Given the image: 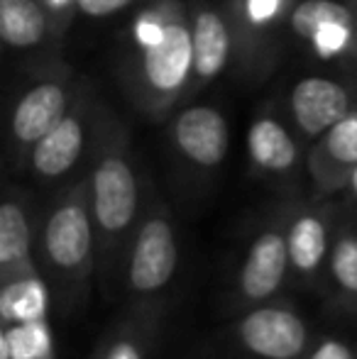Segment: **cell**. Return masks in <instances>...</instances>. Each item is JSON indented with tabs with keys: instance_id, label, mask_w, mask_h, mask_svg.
Returning a JSON list of instances; mask_svg holds the SVG:
<instances>
[{
	"instance_id": "obj_1",
	"label": "cell",
	"mask_w": 357,
	"mask_h": 359,
	"mask_svg": "<svg viewBox=\"0 0 357 359\" xmlns=\"http://www.w3.org/2000/svg\"><path fill=\"white\" fill-rule=\"evenodd\" d=\"M42 262L49 281L62 288V296L79 303L86 293L88 279L98 269V237L83 196H72L49 213L42 227Z\"/></svg>"
},
{
	"instance_id": "obj_2",
	"label": "cell",
	"mask_w": 357,
	"mask_h": 359,
	"mask_svg": "<svg viewBox=\"0 0 357 359\" xmlns=\"http://www.w3.org/2000/svg\"><path fill=\"white\" fill-rule=\"evenodd\" d=\"M90 215L95 222V237L105 250L98 266L105 276L125 269L123 240L137 217V179L120 154H110L90 174Z\"/></svg>"
},
{
	"instance_id": "obj_3",
	"label": "cell",
	"mask_w": 357,
	"mask_h": 359,
	"mask_svg": "<svg viewBox=\"0 0 357 359\" xmlns=\"http://www.w3.org/2000/svg\"><path fill=\"white\" fill-rule=\"evenodd\" d=\"M179 269V242L172 222L154 210L130 242L125 257V284L137 298H152L172 284Z\"/></svg>"
},
{
	"instance_id": "obj_4",
	"label": "cell",
	"mask_w": 357,
	"mask_h": 359,
	"mask_svg": "<svg viewBox=\"0 0 357 359\" xmlns=\"http://www.w3.org/2000/svg\"><path fill=\"white\" fill-rule=\"evenodd\" d=\"M245 352L257 359H299L309 350V327L291 308L262 306L248 311L235 325Z\"/></svg>"
},
{
	"instance_id": "obj_5",
	"label": "cell",
	"mask_w": 357,
	"mask_h": 359,
	"mask_svg": "<svg viewBox=\"0 0 357 359\" xmlns=\"http://www.w3.org/2000/svg\"><path fill=\"white\" fill-rule=\"evenodd\" d=\"M291 269L286 232L264 230L248 247L238 271V291L243 301L264 303L284 284L286 271Z\"/></svg>"
},
{
	"instance_id": "obj_6",
	"label": "cell",
	"mask_w": 357,
	"mask_h": 359,
	"mask_svg": "<svg viewBox=\"0 0 357 359\" xmlns=\"http://www.w3.org/2000/svg\"><path fill=\"white\" fill-rule=\"evenodd\" d=\"M174 140L181 154L198 166H218L228 151V123L215 108L196 105L177 118Z\"/></svg>"
},
{
	"instance_id": "obj_7",
	"label": "cell",
	"mask_w": 357,
	"mask_h": 359,
	"mask_svg": "<svg viewBox=\"0 0 357 359\" xmlns=\"http://www.w3.org/2000/svg\"><path fill=\"white\" fill-rule=\"evenodd\" d=\"M348 90L340 83L311 76L291 90V110L306 135H321L348 115Z\"/></svg>"
},
{
	"instance_id": "obj_8",
	"label": "cell",
	"mask_w": 357,
	"mask_h": 359,
	"mask_svg": "<svg viewBox=\"0 0 357 359\" xmlns=\"http://www.w3.org/2000/svg\"><path fill=\"white\" fill-rule=\"evenodd\" d=\"M194 67V34L184 25H167L157 44L144 49V74L157 90H174Z\"/></svg>"
},
{
	"instance_id": "obj_9",
	"label": "cell",
	"mask_w": 357,
	"mask_h": 359,
	"mask_svg": "<svg viewBox=\"0 0 357 359\" xmlns=\"http://www.w3.org/2000/svg\"><path fill=\"white\" fill-rule=\"evenodd\" d=\"M67 95L57 83H39L18 103L13 115V133L20 142L37 144L67 115Z\"/></svg>"
},
{
	"instance_id": "obj_10",
	"label": "cell",
	"mask_w": 357,
	"mask_h": 359,
	"mask_svg": "<svg viewBox=\"0 0 357 359\" xmlns=\"http://www.w3.org/2000/svg\"><path fill=\"white\" fill-rule=\"evenodd\" d=\"M0 271L3 281L37 271L32 259V225L18 201L0 205Z\"/></svg>"
},
{
	"instance_id": "obj_11",
	"label": "cell",
	"mask_w": 357,
	"mask_h": 359,
	"mask_svg": "<svg viewBox=\"0 0 357 359\" xmlns=\"http://www.w3.org/2000/svg\"><path fill=\"white\" fill-rule=\"evenodd\" d=\"M83 149V128L76 118H64L49 130L32 151V166L42 179H59L79 161Z\"/></svg>"
},
{
	"instance_id": "obj_12",
	"label": "cell",
	"mask_w": 357,
	"mask_h": 359,
	"mask_svg": "<svg viewBox=\"0 0 357 359\" xmlns=\"http://www.w3.org/2000/svg\"><path fill=\"white\" fill-rule=\"evenodd\" d=\"M291 269L304 279H314L323 269L328 257V227L314 213H304L291 220L286 230Z\"/></svg>"
},
{
	"instance_id": "obj_13",
	"label": "cell",
	"mask_w": 357,
	"mask_h": 359,
	"mask_svg": "<svg viewBox=\"0 0 357 359\" xmlns=\"http://www.w3.org/2000/svg\"><path fill=\"white\" fill-rule=\"evenodd\" d=\"M0 316H3V325H20V323L47 318V286L39 271L3 281Z\"/></svg>"
},
{
	"instance_id": "obj_14",
	"label": "cell",
	"mask_w": 357,
	"mask_h": 359,
	"mask_svg": "<svg viewBox=\"0 0 357 359\" xmlns=\"http://www.w3.org/2000/svg\"><path fill=\"white\" fill-rule=\"evenodd\" d=\"M194 67L201 79H213L223 72L230 54V34L215 13H201L194 27Z\"/></svg>"
},
{
	"instance_id": "obj_15",
	"label": "cell",
	"mask_w": 357,
	"mask_h": 359,
	"mask_svg": "<svg viewBox=\"0 0 357 359\" xmlns=\"http://www.w3.org/2000/svg\"><path fill=\"white\" fill-rule=\"evenodd\" d=\"M248 144L255 164L267 171H274V174L289 171L296 161L294 140L274 120H260V123H255L250 128Z\"/></svg>"
},
{
	"instance_id": "obj_16",
	"label": "cell",
	"mask_w": 357,
	"mask_h": 359,
	"mask_svg": "<svg viewBox=\"0 0 357 359\" xmlns=\"http://www.w3.org/2000/svg\"><path fill=\"white\" fill-rule=\"evenodd\" d=\"M0 34L10 47H34L44 37V15L34 0H0Z\"/></svg>"
},
{
	"instance_id": "obj_17",
	"label": "cell",
	"mask_w": 357,
	"mask_h": 359,
	"mask_svg": "<svg viewBox=\"0 0 357 359\" xmlns=\"http://www.w3.org/2000/svg\"><path fill=\"white\" fill-rule=\"evenodd\" d=\"M0 359H57L47 318L20 325H3Z\"/></svg>"
},
{
	"instance_id": "obj_18",
	"label": "cell",
	"mask_w": 357,
	"mask_h": 359,
	"mask_svg": "<svg viewBox=\"0 0 357 359\" xmlns=\"http://www.w3.org/2000/svg\"><path fill=\"white\" fill-rule=\"evenodd\" d=\"M330 22L353 25V15L343 3L335 0H304L291 13V29L304 39H314L316 32Z\"/></svg>"
},
{
	"instance_id": "obj_19",
	"label": "cell",
	"mask_w": 357,
	"mask_h": 359,
	"mask_svg": "<svg viewBox=\"0 0 357 359\" xmlns=\"http://www.w3.org/2000/svg\"><path fill=\"white\" fill-rule=\"evenodd\" d=\"M93 359H147V340L137 325L120 323L105 332L93 352Z\"/></svg>"
},
{
	"instance_id": "obj_20",
	"label": "cell",
	"mask_w": 357,
	"mask_h": 359,
	"mask_svg": "<svg viewBox=\"0 0 357 359\" xmlns=\"http://www.w3.org/2000/svg\"><path fill=\"white\" fill-rule=\"evenodd\" d=\"M330 276L335 286L350 298H357V235H343L330 252Z\"/></svg>"
},
{
	"instance_id": "obj_21",
	"label": "cell",
	"mask_w": 357,
	"mask_h": 359,
	"mask_svg": "<svg viewBox=\"0 0 357 359\" xmlns=\"http://www.w3.org/2000/svg\"><path fill=\"white\" fill-rule=\"evenodd\" d=\"M325 151L340 166H357V113L345 115L340 123L328 130Z\"/></svg>"
},
{
	"instance_id": "obj_22",
	"label": "cell",
	"mask_w": 357,
	"mask_h": 359,
	"mask_svg": "<svg viewBox=\"0 0 357 359\" xmlns=\"http://www.w3.org/2000/svg\"><path fill=\"white\" fill-rule=\"evenodd\" d=\"M350 34H353V25H345V22L325 25V27H321L314 37L316 52H318L321 57H333V54L343 52Z\"/></svg>"
},
{
	"instance_id": "obj_23",
	"label": "cell",
	"mask_w": 357,
	"mask_h": 359,
	"mask_svg": "<svg viewBox=\"0 0 357 359\" xmlns=\"http://www.w3.org/2000/svg\"><path fill=\"white\" fill-rule=\"evenodd\" d=\"M309 359H355V355L343 340H338V337H325V340L311 352Z\"/></svg>"
},
{
	"instance_id": "obj_24",
	"label": "cell",
	"mask_w": 357,
	"mask_h": 359,
	"mask_svg": "<svg viewBox=\"0 0 357 359\" xmlns=\"http://www.w3.org/2000/svg\"><path fill=\"white\" fill-rule=\"evenodd\" d=\"M76 3L90 18H105V15H113L118 10L128 8L133 0H76Z\"/></svg>"
},
{
	"instance_id": "obj_25",
	"label": "cell",
	"mask_w": 357,
	"mask_h": 359,
	"mask_svg": "<svg viewBox=\"0 0 357 359\" xmlns=\"http://www.w3.org/2000/svg\"><path fill=\"white\" fill-rule=\"evenodd\" d=\"M135 34H137V39H140V42H142V47L147 49V47H152V44H157L159 39H162L164 27L157 22V20L144 18L142 22L137 25V29H135Z\"/></svg>"
},
{
	"instance_id": "obj_26",
	"label": "cell",
	"mask_w": 357,
	"mask_h": 359,
	"mask_svg": "<svg viewBox=\"0 0 357 359\" xmlns=\"http://www.w3.org/2000/svg\"><path fill=\"white\" fill-rule=\"evenodd\" d=\"M279 10V0H248V13L255 22H267Z\"/></svg>"
},
{
	"instance_id": "obj_27",
	"label": "cell",
	"mask_w": 357,
	"mask_h": 359,
	"mask_svg": "<svg viewBox=\"0 0 357 359\" xmlns=\"http://www.w3.org/2000/svg\"><path fill=\"white\" fill-rule=\"evenodd\" d=\"M52 8H67L69 3H74V0H47Z\"/></svg>"
},
{
	"instance_id": "obj_28",
	"label": "cell",
	"mask_w": 357,
	"mask_h": 359,
	"mask_svg": "<svg viewBox=\"0 0 357 359\" xmlns=\"http://www.w3.org/2000/svg\"><path fill=\"white\" fill-rule=\"evenodd\" d=\"M350 184H353V194H355V198H357V166L353 169V179H350Z\"/></svg>"
}]
</instances>
